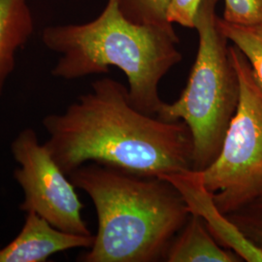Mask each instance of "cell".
I'll return each instance as SVG.
<instances>
[{
  "mask_svg": "<svg viewBox=\"0 0 262 262\" xmlns=\"http://www.w3.org/2000/svg\"><path fill=\"white\" fill-rule=\"evenodd\" d=\"M42 124L45 146L68 176L89 162L147 177L192 169L187 124L138 111L128 89L111 78L95 81L89 93L63 112L46 116Z\"/></svg>",
  "mask_w": 262,
  "mask_h": 262,
  "instance_id": "obj_1",
  "label": "cell"
},
{
  "mask_svg": "<svg viewBox=\"0 0 262 262\" xmlns=\"http://www.w3.org/2000/svg\"><path fill=\"white\" fill-rule=\"evenodd\" d=\"M34 31L28 0H0V97L16 66L18 52Z\"/></svg>",
  "mask_w": 262,
  "mask_h": 262,
  "instance_id": "obj_9",
  "label": "cell"
},
{
  "mask_svg": "<svg viewBox=\"0 0 262 262\" xmlns=\"http://www.w3.org/2000/svg\"><path fill=\"white\" fill-rule=\"evenodd\" d=\"M242 259L222 247L208 230L203 220L190 215L169 247L168 262H238Z\"/></svg>",
  "mask_w": 262,
  "mask_h": 262,
  "instance_id": "obj_10",
  "label": "cell"
},
{
  "mask_svg": "<svg viewBox=\"0 0 262 262\" xmlns=\"http://www.w3.org/2000/svg\"><path fill=\"white\" fill-rule=\"evenodd\" d=\"M18 167L14 178L24 192L19 209L35 213L56 228L72 234H92L82 216L83 204L69 176L53 159L31 127L24 128L11 143Z\"/></svg>",
  "mask_w": 262,
  "mask_h": 262,
  "instance_id": "obj_6",
  "label": "cell"
},
{
  "mask_svg": "<svg viewBox=\"0 0 262 262\" xmlns=\"http://www.w3.org/2000/svg\"><path fill=\"white\" fill-rule=\"evenodd\" d=\"M202 0H170L166 18L170 24L195 28L197 14Z\"/></svg>",
  "mask_w": 262,
  "mask_h": 262,
  "instance_id": "obj_15",
  "label": "cell"
},
{
  "mask_svg": "<svg viewBox=\"0 0 262 262\" xmlns=\"http://www.w3.org/2000/svg\"><path fill=\"white\" fill-rule=\"evenodd\" d=\"M226 215L254 246L262 250V198Z\"/></svg>",
  "mask_w": 262,
  "mask_h": 262,
  "instance_id": "obj_13",
  "label": "cell"
},
{
  "mask_svg": "<svg viewBox=\"0 0 262 262\" xmlns=\"http://www.w3.org/2000/svg\"><path fill=\"white\" fill-rule=\"evenodd\" d=\"M217 1L202 0L194 28L199 46L187 85L176 101L164 102L157 115L165 122L182 121L188 126L195 171L205 170L220 155L240 96L228 39L217 27Z\"/></svg>",
  "mask_w": 262,
  "mask_h": 262,
  "instance_id": "obj_4",
  "label": "cell"
},
{
  "mask_svg": "<svg viewBox=\"0 0 262 262\" xmlns=\"http://www.w3.org/2000/svg\"><path fill=\"white\" fill-rule=\"evenodd\" d=\"M42 42L59 56L54 77L70 81L117 67L128 80L132 106L150 116H157L164 103L159 96L161 79L182 60L172 25L134 24L123 16L118 0H108L90 23L48 27Z\"/></svg>",
  "mask_w": 262,
  "mask_h": 262,
  "instance_id": "obj_3",
  "label": "cell"
},
{
  "mask_svg": "<svg viewBox=\"0 0 262 262\" xmlns=\"http://www.w3.org/2000/svg\"><path fill=\"white\" fill-rule=\"evenodd\" d=\"M178 189L192 215L200 216L215 241L234 252L242 260L262 262V250L254 246L224 214L214 200V193L204 185L201 171L187 170L162 175Z\"/></svg>",
  "mask_w": 262,
  "mask_h": 262,
  "instance_id": "obj_7",
  "label": "cell"
},
{
  "mask_svg": "<svg viewBox=\"0 0 262 262\" xmlns=\"http://www.w3.org/2000/svg\"><path fill=\"white\" fill-rule=\"evenodd\" d=\"M69 179L85 192L97 215V233L82 262L165 260L169 247L190 212L178 189L147 177L89 162Z\"/></svg>",
  "mask_w": 262,
  "mask_h": 262,
  "instance_id": "obj_2",
  "label": "cell"
},
{
  "mask_svg": "<svg viewBox=\"0 0 262 262\" xmlns=\"http://www.w3.org/2000/svg\"><path fill=\"white\" fill-rule=\"evenodd\" d=\"M223 19L240 27L262 26V0H225Z\"/></svg>",
  "mask_w": 262,
  "mask_h": 262,
  "instance_id": "obj_14",
  "label": "cell"
},
{
  "mask_svg": "<svg viewBox=\"0 0 262 262\" xmlns=\"http://www.w3.org/2000/svg\"><path fill=\"white\" fill-rule=\"evenodd\" d=\"M229 53L239 79V102L220 155L201 171L225 215L262 196V84L238 48L229 46Z\"/></svg>",
  "mask_w": 262,
  "mask_h": 262,
  "instance_id": "obj_5",
  "label": "cell"
},
{
  "mask_svg": "<svg viewBox=\"0 0 262 262\" xmlns=\"http://www.w3.org/2000/svg\"><path fill=\"white\" fill-rule=\"evenodd\" d=\"M259 198H262V196L261 197H259ZM259 198H258V199H259Z\"/></svg>",
  "mask_w": 262,
  "mask_h": 262,
  "instance_id": "obj_16",
  "label": "cell"
},
{
  "mask_svg": "<svg viewBox=\"0 0 262 262\" xmlns=\"http://www.w3.org/2000/svg\"><path fill=\"white\" fill-rule=\"evenodd\" d=\"M94 235L72 234L51 225L35 213H27L19 234L0 248V262H45L58 253L94 243Z\"/></svg>",
  "mask_w": 262,
  "mask_h": 262,
  "instance_id": "obj_8",
  "label": "cell"
},
{
  "mask_svg": "<svg viewBox=\"0 0 262 262\" xmlns=\"http://www.w3.org/2000/svg\"><path fill=\"white\" fill-rule=\"evenodd\" d=\"M170 0H118L123 16L134 24L169 26L166 12Z\"/></svg>",
  "mask_w": 262,
  "mask_h": 262,
  "instance_id": "obj_12",
  "label": "cell"
},
{
  "mask_svg": "<svg viewBox=\"0 0 262 262\" xmlns=\"http://www.w3.org/2000/svg\"><path fill=\"white\" fill-rule=\"evenodd\" d=\"M217 27L247 57L262 84V26L240 27L219 18Z\"/></svg>",
  "mask_w": 262,
  "mask_h": 262,
  "instance_id": "obj_11",
  "label": "cell"
}]
</instances>
